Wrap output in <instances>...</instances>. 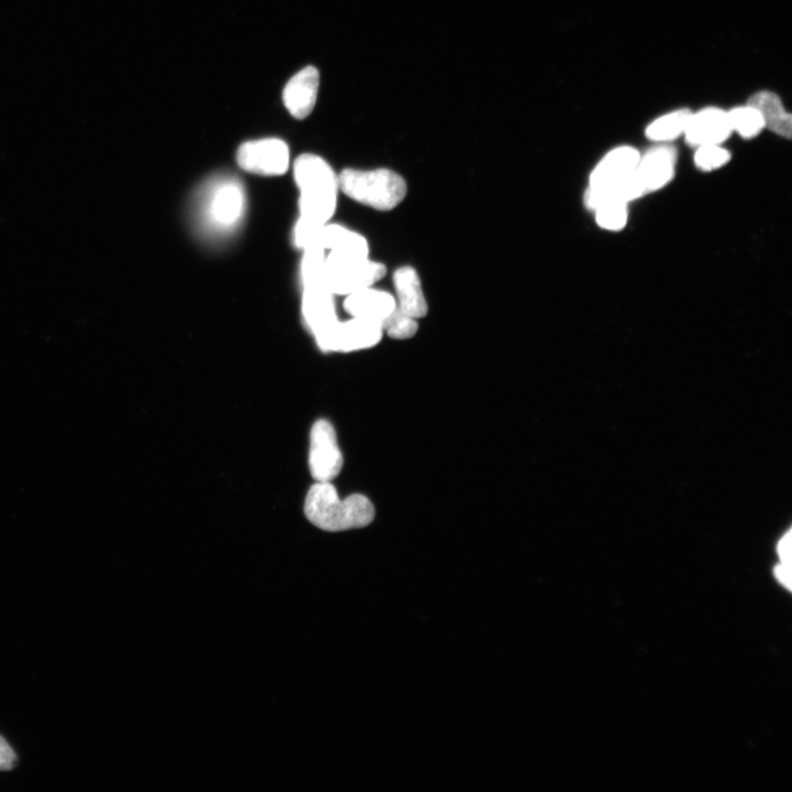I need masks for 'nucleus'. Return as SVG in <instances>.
I'll return each instance as SVG.
<instances>
[{
  "label": "nucleus",
  "instance_id": "3",
  "mask_svg": "<svg viewBox=\"0 0 792 792\" xmlns=\"http://www.w3.org/2000/svg\"><path fill=\"white\" fill-rule=\"evenodd\" d=\"M338 178L340 191L344 196L376 211H393L407 196L406 181L391 168H345Z\"/></svg>",
  "mask_w": 792,
  "mask_h": 792
},
{
  "label": "nucleus",
  "instance_id": "7",
  "mask_svg": "<svg viewBox=\"0 0 792 792\" xmlns=\"http://www.w3.org/2000/svg\"><path fill=\"white\" fill-rule=\"evenodd\" d=\"M343 457L334 426L317 420L311 430L310 470L316 482H331L341 473Z\"/></svg>",
  "mask_w": 792,
  "mask_h": 792
},
{
  "label": "nucleus",
  "instance_id": "20",
  "mask_svg": "<svg viewBox=\"0 0 792 792\" xmlns=\"http://www.w3.org/2000/svg\"><path fill=\"white\" fill-rule=\"evenodd\" d=\"M695 150L694 164L703 172L719 169L731 161V153L722 144L702 146Z\"/></svg>",
  "mask_w": 792,
  "mask_h": 792
},
{
  "label": "nucleus",
  "instance_id": "6",
  "mask_svg": "<svg viewBox=\"0 0 792 792\" xmlns=\"http://www.w3.org/2000/svg\"><path fill=\"white\" fill-rule=\"evenodd\" d=\"M237 162L242 169L252 174L284 175L290 167V149L277 138L247 141L238 149Z\"/></svg>",
  "mask_w": 792,
  "mask_h": 792
},
{
  "label": "nucleus",
  "instance_id": "2",
  "mask_svg": "<svg viewBox=\"0 0 792 792\" xmlns=\"http://www.w3.org/2000/svg\"><path fill=\"white\" fill-rule=\"evenodd\" d=\"M304 512L314 526L330 533L366 527L376 516V508L367 496L352 494L341 500L330 482L312 486L305 499Z\"/></svg>",
  "mask_w": 792,
  "mask_h": 792
},
{
  "label": "nucleus",
  "instance_id": "24",
  "mask_svg": "<svg viewBox=\"0 0 792 792\" xmlns=\"http://www.w3.org/2000/svg\"><path fill=\"white\" fill-rule=\"evenodd\" d=\"M775 576L783 587H785L788 590L791 589V567L784 566L782 564L778 565L775 568Z\"/></svg>",
  "mask_w": 792,
  "mask_h": 792
},
{
  "label": "nucleus",
  "instance_id": "5",
  "mask_svg": "<svg viewBox=\"0 0 792 792\" xmlns=\"http://www.w3.org/2000/svg\"><path fill=\"white\" fill-rule=\"evenodd\" d=\"M385 336L380 323L360 317L338 320L325 335L316 339L324 352H355L379 344Z\"/></svg>",
  "mask_w": 792,
  "mask_h": 792
},
{
  "label": "nucleus",
  "instance_id": "12",
  "mask_svg": "<svg viewBox=\"0 0 792 792\" xmlns=\"http://www.w3.org/2000/svg\"><path fill=\"white\" fill-rule=\"evenodd\" d=\"M318 87L319 72L314 66H306L288 81L284 91V102L294 118L302 121L312 114Z\"/></svg>",
  "mask_w": 792,
  "mask_h": 792
},
{
  "label": "nucleus",
  "instance_id": "23",
  "mask_svg": "<svg viewBox=\"0 0 792 792\" xmlns=\"http://www.w3.org/2000/svg\"><path fill=\"white\" fill-rule=\"evenodd\" d=\"M781 564L791 567V532L789 531L778 544Z\"/></svg>",
  "mask_w": 792,
  "mask_h": 792
},
{
  "label": "nucleus",
  "instance_id": "17",
  "mask_svg": "<svg viewBox=\"0 0 792 792\" xmlns=\"http://www.w3.org/2000/svg\"><path fill=\"white\" fill-rule=\"evenodd\" d=\"M692 112L681 109L658 117L651 123L645 136L657 143H667L684 135Z\"/></svg>",
  "mask_w": 792,
  "mask_h": 792
},
{
  "label": "nucleus",
  "instance_id": "16",
  "mask_svg": "<svg viewBox=\"0 0 792 792\" xmlns=\"http://www.w3.org/2000/svg\"><path fill=\"white\" fill-rule=\"evenodd\" d=\"M747 104L760 113L765 128L781 138H791V114L787 112L777 95L770 91H759L749 99Z\"/></svg>",
  "mask_w": 792,
  "mask_h": 792
},
{
  "label": "nucleus",
  "instance_id": "22",
  "mask_svg": "<svg viewBox=\"0 0 792 792\" xmlns=\"http://www.w3.org/2000/svg\"><path fill=\"white\" fill-rule=\"evenodd\" d=\"M17 763V755L8 743V741L0 737V771H9L14 769Z\"/></svg>",
  "mask_w": 792,
  "mask_h": 792
},
{
  "label": "nucleus",
  "instance_id": "11",
  "mask_svg": "<svg viewBox=\"0 0 792 792\" xmlns=\"http://www.w3.org/2000/svg\"><path fill=\"white\" fill-rule=\"evenodd\" d=\"M206 213L217 228L228 230L241 219L244 211V194L239 185L226 181L217 185L209 199Z\"/></svg>",
  "mask_w": 792,
  "mask_h": 792
},
{
  "label": "nucleus",
  "instance_id": "19",
  "mask_svg": "<svg viewBox=\"0 0 792 792\" xmlns=\"http://www.w3.org/2000/svg\"><path fill=\"white\" fill-rule=\"evenodd\" d=\"M596 225L607 231H620L629 222V204L606 203L593 211Z\"/></svg>",
  "mask_w": 792,
  "mask_h": 792
},
{
  "label": "nucleus",
  "instance_id": "9",
  "mask_svg": "<svg viewBox=\"0 0 792 792\" xmlns=\"http://www.w3.org/2000/svg\"><path fill=\"white\" fill-rule=\"evenodd\" d=\"M728 112L718 108H707L692 113L684 138L693 148L724 144L732 135Z\"/></svg>",
  "mask_w": 792,
  "mask_h": 792
},
{
  "label": "nucleus",
  "instance_id": "15",
  "mask_svg": "<svg viewBox=\"0 0 792 792\" xmlns=\"http://www.w3.org/2000/svg\"><path fill=\"white\" fill-rule=\"evenodd\" d=\"M318 247L329 252L368 256L370 246L362 234L339 224L328 223L317 231Z\"/></svg>",
  "mask_w": 792,
  "mask_h": 792
},
{
  "label": "nucleus",
  "instance_id": "21",
  "mask_svg": "<svg viewBox=\"0 0 792 792\" xmlns=\"http://www.w3.org/2000/svg\"><path fill=\"white\" fill-rule=\"evenodd\" d=\"M385 334L397 340L413 338L418 331V320L397 310L381 324Z\"/></svg>",
  "mask_w": 792,
  "mask_h": 792
},
{
  "label": "nucleus",
  "instance_id": "8",
  "mask_svg": "<svg viewBox=\"0 0 792 792\" xmlns=\"http://www.w3.org/2000/svg\"><path fill=\"white\" fill-rule=\"evenodd\" d=\"M677 151L674 147L661 143L641 154L637 174L646 194L667 187L675 176Z\"/></svg>",
  "mask_w": 792,
  "mask_h": 792
},
{
  "label": "nucleus",
  "instance_id": "10",
  "mask_svg": "<svg viewBox=\"0 0 792 792\" xmlns=\"http://www.w3.org/2000/svg\"><path fill=\"white\" fill-rule=\"evenodd\" d=\"M640 158V151L631 146L612 149L590 173L588 187H606L625 180L637 169Z\"/></svg>",
  "mask_w": 792,
  "mask_h": 792
},
{
  "label": "nucleus",
  "instance_id": "14",
  "mask_svg": "<svg viewBox=\"0 0 792 792\" xmlns=\"http://www.w3.org/2000/svg\"><path fill=\"white\" fill-rule=\"evenodd\" d=\"M398 309L405 315L422 319L428 314V304L420 278L415 268L404 266L393 274Z\"/></svg>",
  "mask_w": 792,
  "mask_h": 792
},
{
  "label": "nucleus",
  "instance_id": "1",
  "mask_svg": "<svg viewBox=\"0 0 792 792\" xmlns=\"http://www.w3.org/2000/svg\"><path fill=\"white\" fill-rule=\"evenodd\" d=\"M294 180L300 190V219L317 227L330 223L340 191L331 165L316 154H302L294 163Z\"/></svg>",
  "mask_w": 792,
  "mask_h": 792
},
{
  "label": "nucleus",
  "instance_id": "4",
  "mask_svg": "<svg viewBox=\"0 0 792 792\" xmlns=\"http://www.w3.org/2000/svg\"><path fill=\"white\" fill-rule=\"evenodd\" d=\"M386 275L385 264L370 259V255L329 252L325 257V282L335 297H348L375 287Z\"/></svg>",
  "mask_w": 792,
  "mask_h": 792
},
{
  "label": "nucleus",
  "instance_id": "13",
  "mask_svg": "<svg viewBox=\"0 0 792 792\" xmlns=\"http://www.w3.org/2000/svg\"><path fill=\"white\" fill-rule=\"evenodd\" d=\"M343 309L350 317H360L382 324L398 307L390 292L370 287L344 297Z\"/></svg>",
  "mask_w": 792,
  "mask_h": 792
},
{
  "label": "nucleus",
  "instance_id": "18",
  "mask_svg": "<svg viewBox=\"0 0 792 792\" xmlns=\"http://www.w3.org/2000/svg\"><path fill=\"white\" fill-rule=\"evenodd\" d=\"M728 117L732 133L746 140L756 138L766 129L760 113L749 104L731 110Z\"/></svg>",
  "mask_w": 792,
  "mask_h": 792
}]
</instances>
